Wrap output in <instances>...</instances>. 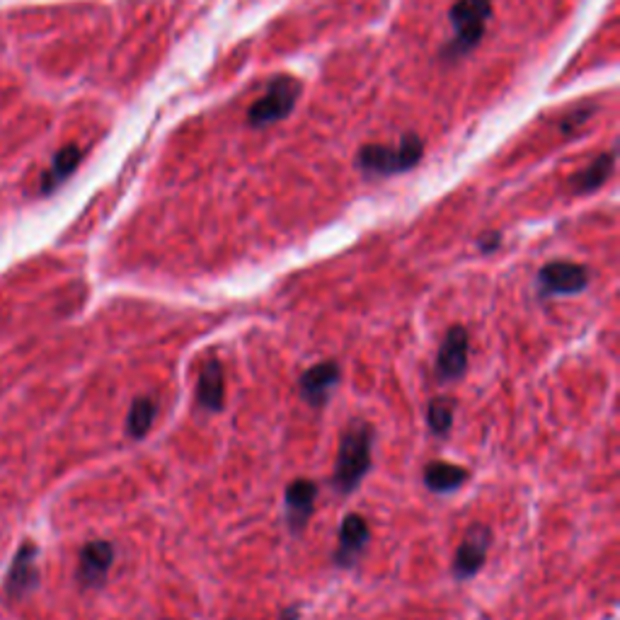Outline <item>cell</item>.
Masks as SVG:
<instances>
[{"label": "cell", "instance_id": "3957f363", "mask_svg": "<svg viewBox=\"0 0 620 620\" xmlns=\"http://www.w3.org/2000/svg\"><path fill=\"white\" fill-rule=\"evenodd\" d=\"M424 143L417 134H407L398 141V146H383L371 143L361 146L357 165L366 175H398V172L412 170L422 160Z\"/></svg>", "mask_w": 620, "mask_h": 620}, {"label": "cell", "instance_id": "9c48e42d", "mask_svg": "<svg viewBox=\"0 0 620 620\" xmlns=\"http://www.w3.org/2000/svg\"><path fill=\"white\" fill-rule=\"evenodd\" d=\"M340 381V366L335 361H323V364L310 366L301 376V395L308 405L320 407L330 398V390Z\"/></svg>", "mask_w": 620, "mask_h": 620}, {"label": "cell", "instance_id": "d6986e66", "mask_svg": "<svg viewBox=\"0 0 620 620\" xmlns=\"http://www.w3.org/2000/svg\"><path fill=\"white\" fill-rule=\"evenodd\" d=\"M499 240H502V235H499V233L482 235V238H480V250H485V252H492V250H497Z\"/></svg>", "mask_w": 620, "mask_h": 620}, {"label": "cell", "instance_id": "8992f818", "mask_svg": "<svg viewBox=\"0 0 620 620\" xmlns=\"http://www.w3.org/2000/svg\"><path fill=\"white\" fill-rule=\"evenodd\" d=\"M490 541L492 533L487 526L473 524L465 531L463 541L456 550V560H453V572H456L458 579H470L480 572V567L487 560Z\"/></svg>", "mask_w": 620, "mask_h": 620}, {"label": "cell", "instance_id": "9a60e30c", "mask_svg": "<svg viewBox=\"0 0 620 620\" xmlns=\"http://www.w3.org/2000/svg\"><path fill=\"white\" fill-rule=\"evenodd\" d=\"M468 480V470L453 463L434 461L424 468V485L432 492H453Z\"/></svg>", "mask_w": 620, "mask_h": 620}, {"label": "cell", "instance_id": "5b68a950", "mask_svg": "<svg viewBox=\"0 0 620 620\" xmlns=\"http://www.w3.org/2000/svg\"><path fill=\"white\" fill-rule=\"evenodd\" d=\"M589 269L584 264L555 260L538 272V286L541 294L548 296H572L587 289Z\"/></svg>", "mask_w": 620, "mask_h": 620}, {"label": "cell", "instance_id": "ac0fdd59", "mask_svg": "<svg viewBox=\"0 0 620 620\" xmlns=\"http://www.w3.org/2000/svg\"><path fill=\"white\" fill-rule=\"evenodd\" d=\"M453 410H456V403L451 398H434L427 407L429 429L439 436L449 434L453 427Z\"/></svg>", "mask_w": 620, "mask_h": 620}, {"label": "cell", "instance_id": "7c38bea8", "mask_svg": "<svg viewBox=\"0 0 620 620\" xmlns=\"http://www.w3.org/2000/svg\"><path fill=\"white\" fill-rule=\"evenodd\" d=\"M223 395H226V383H223V366L216 359H209L204 364L197 381V405L206 412H218L223 407Z\"/></svg>", "mask_w": 620, "mask_h": 620}, {"label": "cell", "instance_id": "e0dca14e", "mask_svg": "<svg viewBox=\"0 0 620 620\" xmlns=\"http://www.w3.org/2000/svg\"><path fill=\"white\" fill-rule=\"evenodd\" d=\"M80 158H83V153H80V148H78V146H66V148H61V151L56 153L54 165H51V170L47 172V177H44L42 192H44V194H49L51 189L59 187L63 180H68V177L73 175V170L78 168Z\"/></svg>", "mask_w": 620, "mask_h": 620}, {"label": "cell", "instance_id": "ffe728a7", "mask_svg": "<svg viewBox=\"0 0 620 620\" xmlns=\"http://www.w3.org/2000/svg\"><path fill=\"white\" fill-rule=\"evenodd\" d=\"M296 618H298V611H296V608H286L284 618H281V620H296Z\"/></svg>", "mask_w": 620, "mask_h": 620}, {"label": "cell", "instance_id": "5bb4252c", "mask_svg": "<svg viewBox=\"0 0 620 620\" xmlns=\"http://www.w3.org/2000/svg\"><path fill=\"white\" fill-rule=\"evenodd\" d=\"M613 165H616V153L613 151L601 153L599 158L591 160L589 168H584L579 175H574V180H572L574 194H589V192H594V189H599L608 177H611Z\"/></svg>", "mask_w": 620, "mask_h": 620}, {"label": "cell", "instance_id": "6da1fadb", "mask_svg": "<svg viewBox=\"0 0 620 620\" xmlns=\"http://www.w3.org/2000/svg\"><path fill=\"white\" fill-rule=\"evenodd\" d=\"M371 427L366 422H354L347 429L340 441V451H337L335 475H332V485L340 495H349L364 475L371 468Z\"/></svg>", "mask_w": 620, "mask_h": 620}, {"label": "cell", "instance_id": "8fae6325", "mask_svg": "<svg viewBox=\"0 0 620 620\" xmlns=\"http://www.w3.org/2000/svg\"><path fill=\"white\" fill-rule=\"evenodd\" d=\"M366 543H369V524L359 514H349L340 526V541H337L335 562L340 567H352L361 558Z\"/></svg>", "mask_w": 620, "mask_h": 620}, {"label": "cell", "instance_id": "277c9868", "mask_svg": "<svg viewBox=\"0 0 620 620\" xmlns=\"http://www.w3.org/2000/svg\"><path fill=\"white\" fill-rule=\"evenodd\" d=\"M298 97H301V83L294 76H277L267 85L260 100L248 109V124L264 129L281 122L294 112Z\"/></svg>", "mask_w": 620, "mask_h": 620}, {"label": "cell", "instance_id": "2e32d148", "mask_svg": "<svg viewBox=\"0 0 620 620\" xmlns=\"http://www.w3.org/2000/svg\"><path fill=\"white\" fill-rule=\"evenodd\" d=\"M155 415H158V405H155L153 398H148V395L136 398L129 407V417H126V434H129L131 439H143V436L151 432Z\"/></svg>", "mask_w": 620, "mask_h": 620}, {"label": "cell", "instance_id": "52a82bcc", "mask_svg": "<svg viewBox=\"0 0 620 620\" xmlns=\"http://www.w3.org/2000/svg\"><path fill=\"white\" fill-rule=\"evenodd\" d=\"M468 332L465 327H451L436 354V376L439 381H456L468 369Z\"/></svg>", "mask_w": 620, "mask_h": 620}, {"label": "cell", "instance_id": "ba28073f", "mask_svg": "<svg viewBox=\"0 0 620 620\" xmlns=\"http://www.w3.org/2000/svg\"><path fill=\"white\" fill-rule=\"evenodd\" d=\"M114 562V548L107 541H93L80 550L78 579L83 587H100Z\"/></svg>", "mask_w": 620, "mask_h": 620}, {"label": "cell", "instance_id": "30bf717a", "mask_svg": "<svg viewBox=\"0 0 620 620\" xmlns=\"http://www.w3.org/2000/svg\"><path fill=\"white\" fill-rule=\"evenodd\" d=\"M315 499H318V485L310 480H294L286 487V519L291 531H303L313 516Z\"/></svg>", "mask_w": 620, "mask_h": 620}, {"label": "cell", "instance_id": "7a4b0ae2", "mask_svg": "<svg viewBox=\"0 0 620 620\" xmlns=\"http://www.w3.org/2000/svg\"><path fill=\"white\" fill-rule=\"evenodd\" d=\"M492 17V0H456L449 13L453 39L441 49V59L456 61L470 54L482 42Z\"/></svg>", "mask_w": 620, "mask_h": 620}, {"label": "cell", "instance_id": "4fadbf2b", "mask_svg": "<svg viewBox=\"0 0 620 620\" xmlns=\"http://www.w3.org/2000/svg\"><path fill=\"white\" fill-rule=\"evenodd\" d=\"M37 550L34 545H22L20 553L15 555L13 565H10L8 574V594L10 596H25L27 591L34 589L37 584Z\"/></svg>", "mask_w": 620, "mask_h": 620}]
</instances>
